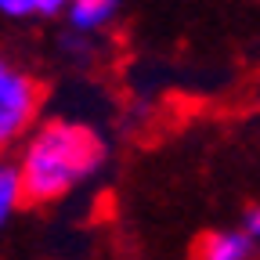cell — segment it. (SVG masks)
<instances>
[{"instance_id": "1", "label": "cell", "mask_w": 260, "mask_h": 260, "mask_svg": "<svg viewBox=\"0 0 260 260\" xmlns=\"http://www.w3.org/2000/svg\"><path fill=\"white\" fill-rule=\"evenodd\" d=\"M109 148L102 134L83 123L51 119L29 138L22 152V195L25 203H51L58 195L73 191L87 177L105 167Z\"/></svg>"}, {"instance_id": "8", "label": "cell", "mask_w": 260, "mask_h": 260, "mask_svg": "<svg viewBox=\"0 0 260 260\" xmlns=\"http://www.w3.org/2000/svg\"><path fill=\"white\" fill-rule=\"evenodd\" d=\"M73 4H80V8H105V4H116V8H119V0H73Z\"/></svg>"}, {"instance_id": "2", "label": "cell", "mask_w": 260, "mask_h": 260, "mask_svg": "<svg viewBox=\"0 0 260 260\" xmlns=\"http://www.w3.org/2000/svg\"><path fill=\"white\" fill-rule=\"evenodd\" d=\"M40 105V83L0 58V148H8L32 123Z\"/></svg>"}, {"instance_id": "4", "label": "cell", "mask_w": 260, "mask_h": 260, "mask_svg": "<svg viewBox=\"0 0 260 260\" xmlns=\"http://www.w3.org/2000/svg\"><path fill=\"white\" fill-rule=\"evenodd\" d=\"M18 203H25V195H22V170H18V162L0 159V228H4L8 217L18 210Z\"/></svg>"}, {"instance_id": "5", "label": "cell", "mask_w": 260, "mask_h": 260, "mask_svg": "<svg viewBox=\"0 0 260 260\" xmlns=\"http://www.w3.org/2000/svg\"><path fill=\"white\" fill-rule=\"evenodd\" d=\"M239 228H242V232H246L256 246H260V203L246 210V217H242V224H239Z\"/></svg>"}, {"instance_id": "3", "label": "cell", "mask_w": 260, "mask_h": 260, "mask_svg": "<svg viewBox=\"0 0 260 260\" xmlns=\"http://www.w3.org/2000/svg\"><path fill=\"white\" fill-rule=\"evenodd\" d=\"M256 242L242 232V228H228V232H210L199 242V260H253Z\"/></svg>"}, {"instance_id": "7", "label": "cell", "mask_w": 260, "mask_h": 260, "mask_svg": "<svg viewBox=\"0 0 260 260\" xmlns=\"http://www.w3.org/2000/svg\"><path fill=\"white\" fill-rule=\"evenodd\" d=\"M0 11L11 15V18H22L32 11V0H0Z\"/></svg>"}, {"instance_id": "6", "label": "cell", "mask_w": 260, "mask_h": 260, "mask_svg": "<svg viewBox=\"0 0 260 260\" xmlns=\"http://www.w3.org/2000/svg\"><path fill=\"white\" fill-rule=\"evenodd\" d=\"M73 0H32V11L37 15H58V11H69Z\"/></svg>"}]
</instances>
